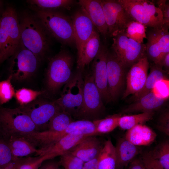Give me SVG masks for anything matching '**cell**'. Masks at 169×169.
Here are the masks:
<instances>
[{
  "instance_id": "6da1fadb",
  "label": "cell",
  "mask_w": 169,
  "mask_h": 169,
  "mask_svg": "<svg viewBox=\"0 0 169 169\" xmlns=\"http://www.w3.org/2000/svg\"><path fill=\"white\" fill-rule=\"evenodd\" d=\"M19 24L20 43L41 60L49 49L51 37L37 17L30 14H24Z\"/></svg>"
},
{
  "instance_id": "7a4b0ae2",
  "label": "cell",
  "mask_w": 169,
  "mask_h": 169,
  "mask_svg": "<svg viewBox=\"0 0 169 169\" xmlns=\"http://www.w3.org/2000/svg\"><path fill=\"white\" fill-rule=\"evenodd\" d=\"M15 9L6 7L0 18V63L12 56L20 41L19 21Z\"/></svg>"
},
{
  "instance_id": "3957f363",
  "label": "cell",
  "mask_w": 169,
  "mask_h": 169,
  "mask_svg": "<svg viewBox=\"0 0 169 169\" xmlns=\"http://www.w3.org/2000/svg\"><path fill=\"white\" fill-rule=\"evenodd\" d=\"M76 132L87 136L97 135L92 121L81 119L73 121L64 130L60 131L46 130L36 131L23 136L36 148L42 150L54 144L63 138Z\"/></svg>"
},
{
  "instance_id": "277c9868",
  "label": "cell",
  "mask_w": 169,
  "mask_h": 169,
  "mask_svg": "<svg viewBox=\"0 0 169 169\" xmlns=\"http://www.w3.org/2000/svg\"><path fill=\"white\" fill-rule=\"evenodd\" d=\"M36 17L51 37L61 44H75L71 17L57 10L36 11Z\"/></svg>"
},
{
  "instance_id": "5b68a950",
  "label": "cell",
  "mask_w": 169,
  "mask_h": 169,
  "mask_svg": "<svg viewBox=\"0 0 169 169\" xmlns=\"http://www.w3.org/2000/svg\"><path fill=\"white\" fill-rule=\"evenodd\" d=\"M74 58L66 50H61L50 59L46 74L47 91L54 95L70 79L73 73Z\"/></svg>"
},
{
  "instance_id": "8992f818",
  "label": "cell",
  "mask_w": 169,
  "mask_h": 169,
  "mask_svg": "<svg viewBox=\"0 0 169 169\" xmlns=\"http://www.w3.org/2000/svg\"><path fill=\"white\" fill-rule=\"evenodd\" d=\"M36 131L38 129L30 117L19 107H0V134L2 137L23 136Z\"/></svg>"
},
{
  "instance_id": "52a82bcc",
  "label": "cell",
  "mask_w": 169,
  "mask_h": 169,
  "mask_svg": "<svg viewBox=\"0 0 169 169\" xmlns=\"http://www.w3.org/2000/svg\"><path fill=\"white\" fill-rule=\"evenodd\" d=\"M118 1L134 21L151 28L163 26L161 11L153 1L147 0Z\"/></svg>"
},
{
  "instance_id": "ba28073f",
  "label": "cell",
  "mask_w": 169,
  "mask_h": 169,
  "mask_svg": "<svg viewBox=\"0 0 169 169\" xmlns=\"http://www.w3.org/2000/svg\"><path fill=\"white\" fill-rule=\"evenodd\" d=\"M83 72L77 70L64 85L60 97L55 101L63 110L75 117L81 107L84 85Z\"/></svg>"
},
{
  "instance_id": "9c48e42d",
  "label": "cell",
  "mask_w": 169,
  "mask_h": 169,
  "mask_svg": "<svg viewBox=\"0 0 169 169\" xmlns=\"http://www.w3.org/2000/svg\"><path fill=\"white\" fill-rule=\"evenodd\" d=\"M84 79L82 105L76 117L81 119L96 120L104 110L103 102L90 70L85 74Z\"/></svg>"
},
{
  "instance_id": "30bf717a",
  "label": "cell",
  "mask_w": 169,
  "mask_h": 169,
  "mask_svg": "<svg viewBox=\"0 0 169 169\" xmlns=\"http://www.w3.org/2000/svg\"><path fill=\"white\" fill-rule=\"evenodd\" d=\"M112 52L126 68L146 56L145 44L128 37L124 33L112 38Z\"/></svg>"
},
{
  "instance_id": "8fae6325",
  "label": "cell",
  "mask_w": 169,
  "mask_h": 169,
  "mask_svg": "<svg viewBox=\"0 0 169 169\" xmlns=\"http://www.w3.org/2000/svg\"><path fill=\"white\" fill-rule=\"evenodd\" d=\"M108 35L112 38L124 33L129 23L134 21L118 0H101Z\"/></svg>"
},
{
  "instance_id": "7c38bea8",
  "label": "cell",
  "mask_w": 169,
  "mask_h": 169,
  "mask_svg": "<svg viewBox=\"0 0 169 169\" xmlns=\"http://www.w3.org/2000/svg\"><path fill=\"white\" fill-rule=\"evenodd\" d=\"M39 59L20 43L12 56L9 68L12 79L22 81L31 76L36 71Z\"/></svg>"
},
{
  "instance_id": "4fadbf2b",
  "label": "cell",
  "mask_w": 169,
  "mask_h": 169,
  "mask_svg": "<svg viewBox=\"0 0 169 169\" xmlns=\"http://www.w3.org/2000/svg\"><path fill=\"white\" fill-rule=\"evenodd\" d=\"M168 29L163 26L151 28L146 32V54L148 59L153 64L160 65L163 57L169 52Z\"/></svg>"
},
{
  "instance_id": "5bb4252c",
  "label": "cell",
  "mask_w": 169,
  "mask_h": 169,
  "mask_svg": "<svg viewBox=\"0 0 169 169\" xmlns=\"http://www.w3.org/2000/svg\"><path fill=\"white\" fill-rule=\"evenodd\" d=\"M19 107L30 117L38 131L40 129L47 127L52 117L62 110L55 100L49 101L40 99Z\"/></svg>"
},
{
  "instance_id": "9a60e30c",
  "label": "cell",
  "mask_w": 169,
  "mask_h": 169,
  "mask_svg": "<svg viewBox=\"0 0 169 169\" xmlns=\"http://www.w3.org/2000/svg\"><path fill=\"white\" fill-rule=\"evenodd\" d=\"M126 69L112 52L109 50L107 58L108 90L111 101L116 100L124 87Z\"/></svg>"
},
{
  "instance_id": "2e32d148",
  "label": "cell",
  "mask_w": 169,
  "mask_h": 169,
  "mask_svg": "<svg viewBox=\"0 0 169 169\" xmlns=\"http://www.w3.org/2000/svg\"><path fill=\"white\" fill-rule=\"evenodd\" d=\"M71 17L78 58L80 55L85 43L96 29L88 14L81 7Z\"/></svg>"
},
{
  "instance_id": "e0dca14e",
  "label": "cell",
  "mask_w": 169,
  "mask_h": 169,
  "mask_svg": "<svg viewBox=\"0 0 169 169\" xmlns=\"http://www.w3.org/2000/svg\"><path fill=\"white\" fill-rule=\"evenodd\" d=\"M108 51L107 47L102 44L97 54L92 61L90 70L103 101L106 103L111 101L107 81V58Z\"/></svg>"
},
{
  "instance_id": "ac0fdd59",
  "label": "cell",
  "mask_w": 169,
  "mask_h": 169,
  "mask_svg": "<svg viewBox=\"0 0 169 169\" xmlns=\"http://www.w3.org/2000/svg\"><path fill=\"white\" fill-rule=\"evenodd\" d=\"M149 67V63L146 56L131 66L126 74V87L123 94V99L131 95L136 94L143 89L148 74Z\"/></svg>"
},
{
  "instance_id": "d6986e66",
  "label": "cell",
  "mask_w": 169,
  "mask_h": 169,
  "mask_svg": "<svg viewBox=\"0 0 169 169\" xmlns=\"http://www.w3.org/2000/svg\"><path fill=\"white\" fill-rule=\"evenodd\" d=\"M78 3L88 14L95 27L105 40L108 36L101 0H79Z\"/></svg>"
},
{
  "instance_id": "ffe728a7",
  "label": "cell",
  "mask_w": 169,
  "mask_h": 169,
  "mask_svg": "<svg viewBox=\"0 0 169 169\" xmlns=\"http://www.w3.org/2000/svg\"><path fill=\"white\" fill-rule=\"evenodd\" d=\"M102 146L95 136H89L83 138L69 152L85 163L96 157Z\"/></svg>"
},
{
  "instance_id": "44dd1931",
  "label": "cell",
  "mask_w": 169,
  "mask_h": 169,
  "mask_svg": "<svg viewBox=\"0 0 169 169\" xmlns=\"http://www.w3.org/2000/svg\"><path fill=\"white\" fill-rule=\"evenodd\" d=\"M89 136L81 132H76L61 139L52 145L42 150H39L38 156L47 154L52 159L61 156L69 152L84 137Z\"/></svg>"
},
{
  "instance_id": "7402d4cb",
  "label": "cell",
  "mask_w": 169,
  "mask_h": 169,
  "mask_svg": "<svg viewBox=\"0 0 169 169\" xmlns=\"http://www.w3.org/2000/svg\"><path fill=\"white\" fill-rule=\"evenodd\" d=\"M100 34L97 29L85 43L80 56L77 60V69L83 72L85 68L93 61L101 47Z\"/></svg>"
},
{
  "instance_id": "603a6c76",
  "label": "cell",
  "mask_w": 169,
  "mask_h": 169,
  "mask_svg": "<svg viewBox=\"0 0 169 169\" xmlns=\"http://www.w3.org/2000/svg\"><path fill=\"white\" fill-rule=\"evenodd\" d=\"M166 100L158 97L152 90L128 105L122 113L154 112L162 106Z\"/></svg>"
},
{
  "instance_id": "cb8c5ba5",
  "label": "cell",
  "mask_w": 169,
  "mask_h": 169,
  "mask_svg": "<svg viewBox=\"0 0 169 169\" xmlns=\"http://www.w3.org/2000/svg\"><path fill=\"white\" fill-rule=\"evenodd\" d=\"M115 149L116 158L115 169H123L127 166L139 153L137 146L125 137L118 140Z\"/></svg>"
},
{
  "instance_id": "d4e9b609",
  "label": "cell",
  "mask_w": 169,
  "mask_h": 169,
  "mask_svg": "<svg viewBox=\"0 0 169 169\" xmlns=\"http://www.w3.org/2000/svg\"><path fill=\"white\" fill-rule=\"evenodd\" d=\"M156 136L153 130L143 124L137 125L127 130L125 138L136 146H146L152 143Z\"/></svg>"
},
{
  "instance_id": "484cf974",
  "label": "cell",
  "mask_w": 169,
  "mask_h": 169,
  "mask_svg": "<svg viewBox=\"0 0 169 169\" xmlns=\"http://www.w3.org/2000/svg\"><path fill=\"white\" fill-rule=\"evenodd\" d=\"M3 138L7 141L13 156L16 158L23 157L33 154L38 155L39 150L22 136L12 135Z\"/></svg>"
},
{
  "instance_id": "4316f807",
  "label": "cell",
  "mask_w": 169,
  "mask_h": 169,
  "mask_svg": "<svg viewBox=\"0 0 169 169\" xmlns=\"http://www.w3.org/2000/svg\"><path fill=\"white\" fill-rule=\"evenodd\" d=\"M169 71L164 69L160 65L153 63L150 66V71L148 74L145 85L139 92L134 95L135 101L151 91L157 82L166 79Z\"/></svg>"
},
{
  "instance_id": "83f0119b",
  "label": "cell",
  "mask_w": 169,
  "mask_h": 169,
  "mask_svg": "<svg viewBox=\"0 0 169 169\" xmlns=\"http://www.w3.org/2000/svg\"><path fill=\"white\" fill-rule=\"evenodd\" d=\"M116 158L115 146L110 140L102 146L98 156V169H115Z\"/></svg>"
},
{
  "instance_id": "f1b7e54d",
  "label": "cell",
  "mask_w": 169,
  "mask_h": 169,
  "mask_svg": "<svg viewBox=\"0 0 169 169\" xmlns=\"http://www.w3.org/2000/svg\"><path fill=\"white\" fill-rule=\"evenodd\" d=\"M26 1L36 11L57 10L60 8L70 10L75 2L72 0H29Z\"/></svg>"
},
{
  "instance_id": "f546056e",
  "label": "cell",
  "mask_w": 169,
  "mask_h": 169,
  "mask_svg": "<svg viewBox=\"0 0 169 169\" xmlns=\"http://www.w3.org/2000/svg\"><path fill=\"white\" fill-rule=\"evenodd\" d=\"M154 114L153 111H148L134 115H121L119 119L118 127L127 131L150 120L152 119Z\"/></svg>"
},
{
  "instance_id": "4dcf8cb0",
  "label": "cell",
  "mask_w": 169,
  "mask_h": 169,
  "mask_svg": "<svg viewBox=\"0 0 169 169\" xmlns=\"http://www.w3.org/2000/svg\"><path fill=\"white\" fill-rule=\"evenodd\" d=\"M121 114H115L106 117L94 120L97 135L107 133L118 126L119 119Z\"/></svg>"
},
{
  "instance_id": "1f68e13d",
  "label": "cell",
  "mask_w": 169,
  "mask_h": 169,
  "mask_svg": "<svg viewBox=\"0 0 169 169\" xmlns=\"http://www.w3.org/2000/svg\"><path fill=\"white\" fill-rule=\"evenodd\" d=\"M71 115L66 111L61 110L56 114L49 122L48 130L60 131L65 129L73 121Z\"/></svg>"
},
{
  "instance_id": "d6a6232c",
  "label": "cell",
  "mask_w": 169,
  "mask_h": 169,
  "mask_svg": "<svg viewBox=\"0 0 169 169\" xmlns=\"http://www.w3.org/2000/svg\"><path fill=\"white\" fill-rule=\"evenodd\" d=\"M146 27L138 22L132 21L127 25L125 34L136 42L143 43L145 38H146Z\"/></svg>"
},
{
  "instance_id": "836d02e7",
  "label": "cell",
  "mask_w": 169,
  "mask_h": 169,
  "mask_svg": "<svg viewBox=\"0 0 169 169\" xmlns=\"http://www.w3.org/2000/svg\"><path fill=\"white\" fill-rule=\"evenodd\" d=\"M151 156L158 161L163 169H169V142L166 141L149 152Z\"/></svg>"
},
{
  "instance_id": "e575fe53",
  "label": "cell",
  "mask_w": 169,
  "mask_h": 169,
  "mask_svg": "<svg viewBox=\"0 0 169 169\" xmlns=\"http://www.w3.org/2000/svg\"><path fill=\"white\" fill-rule=\"evenodd\" d=\"M52 159L47 154L35 157H23L18 159L17 169H38L44 161Z\"/></svg>"
},
{
  "instance_id": "d590c367",
  "label": "cell",
  "mask_w": 169,
  "mask_h": 169,
  "mask_svg": "<svg viewBox=\"0 0 169 169\" xmlns=\"http://www.w3.org/2000/svg\"><path fill=\"white\" fill-rule=\"evenodd\" d=\"M44 92L43 91L34 90L23 88L16 91L14 96L20 106H22L33 102Z\"/></svg>"
},
{
  "instance_id": "8d00e7d4",
  "label": "cell",
  "mask_w": 169,
  "mask_h": 169,
  "mask_svg": "<svg viewBox=\"0 0 169 169\" xmlns=\"http://www.w3.org/2000/svg\"><path fill=\"white\" fill-rule=\"evenodd\" d=\"M12 76L9 74L8 78L0 82V105L8 102L14 96L15 92L11 83Z\"/></svg>"
},
{
  "instance_id": "74e56055",
  "label": "cell",
  "mask_w": 169,
  "mask_h": 169,
  "mask_svg": "<svg viewBox=\"0 0 169 169\" xmlns=\"http://www.w3.org/2000/svg\"><path fill=\"white\" fill-rule=\"evenodd\" d=\"M59 163L63 169H82L84 162L69 152L60 156Z\"/></svg>"
},
{
  "instance_id": "f35d334b",
  "label": "cell",
  "mask_w": 169,
  "mask_h": 169,
  "mask_svg": "<svg viewBox=\"0 0 169 169\" xmlns=\"http://www.w3.org/2000/svg\"><path fill=\"white\" fill-rule=\"evenodd\" d=\"M18 158L14 157L7 141L0 137V167L4 166Z\"/></svg>"
},
{
  "instance_id": "ab89813d",
  "label": "cell",
  "mask_w": 169,
  "mask_h": 169,
  "mask_svg": "<svg viewBox=\"0 0 169 169\" xmlns=\"http://www.w3.org/2000/svg\"><path fill=\"white\" fill-rule=\"evenodd\" d=\"M152 91L158 97L167 99L169 96L168 79L161 80L157 82Z\"/></svg>"
},
{
  "instance_id": "60d3db41",
  "label": "cell",
  "mask_w": 169,
  "mask_h": 169,
  "mask_svg": "<svg viewBox=\"0 0 169 169\" xmlns=\"http://www.w3.org/2000/svg\"><path fill=\"white\" fill-rule=\"evenodd\" d=\"M157 128L166 135H169V114L167 110L162 113L159 120Z\"/></svg>"
},
{
  "instance_id": "b9f144b4",
  "label": "cell",
  "mask_w": 169,
  "mask_h": 169,
  "mask_svg": "<svg viewBox=\"0 0 169 169\" xmlns=\"http://www.w3.org/2000/svg\"><path fill=\"white\" fill-rule=\"evenodd\" d=\"M157 7L162 13L164 26L169 27V3L167 0H159L156 1Z\"/></svg>"
},
{
  "instance_id": "7bdbcfd3",
  "label": "cell",
  "mask_w": 169,
  "mask_h": 169,
  "mask_svg": "<svg viewBox=\"0 0 169 169\" xmlns=\"http://www.w3.org/2000/svg\"><path fill=\"white\" fill-rule=\"evenodd\" d=\"M141 160L146 169H163L158 161L152 157L149 152L145 154Z\"/></svg>"
},
{
  "instance_id": "ee69618b",
  "label": "cell",
  "mask_w": 169,
  "mask_h": 169,
  "mask_svg": "<svg viewBox=\"0 0 169 169\" xmlns=\"http://www.w3.org/2000/svg\"><path fill=\"white\" fill-rule=\"evenodd\" d=\"M50 160L44 161L38 169H59V162Z\"/></svg>"
},
{
  "instance_id": "f6af8a7d",
  "label": "cell",
  "mask_w": 169,
  "mask_h": 169,
  "mask_svg": "<svg viewBox=\"0 0 169 169\" xmlns=\"http://www.w3.org/2000/svg\"><path fill=\"white\" fill-rule=\"evenodd\" d=\"M98 156L90 161L85 162L82 169H98Z\"/></svg>"
},
{
  "instance_id": "bcb514c9",
  "label": "cell",
  "mask_w": 169,
  "mask_h": 169,
  "mask_svg": "<svg viewBox=\"0 0 169 169\" xmlns=\"http://www.w3.org/2000/svg\"><path fill=\"white\" fill-rule=\"evenodd\" d=\"M130 164L128 169H146L141 160L134 159Z\"/></svg>"
},
{
  "instance_id": "7dc6e473",
  "label": "cell",
  "mask_w": 169,
  "mask_h": 169,
  "mask_svg": "<svg viewBox=\"0 0 169 169\" xmlns=\"http://www.w3.org/2000/svg\"><path fill=\"white\" fill-rule=\"evenodd\" d=\"M161 66L165 70L169 71V52L166 54L163 57L160 64Z\"/></svg>"
},
{
  "instance_id": "c3c4849f",
  "label": "cell",
  "mask_w": 169,
  "mask_h": 169,
  "mask_svg": "<svg viewBox=\"0 0 169 169\" xmlns=\"http://www.w3.org/2000/svg\"><path fill=\"white\" fill-rule=\"evenodd\" d=\"M3 2L1 0H0V18L4 11V10H3Z\"/></svg>"
},
{
  "instance_id": "681fc988",
  "label": "cell",
  "mask_w": 169,
  "mask_h": 169,
  "mask_svg": "<svg viewBox=\"0 0 169 169\" xmlns=\"http://www.w3.org/2000/svg\"><path fill=\"white\" fill-rule=\"evenodd\" d=\"M59 169H63V168H59Z\"/></svg>"
},
{
  "instance_id": "f907efd6",
  "label": "cell",
  "mask_w": 169,
  "mask_h": 169,
  "mask_svg": "<svg viewBox=\"0 0 169 169\" xmlns=\"http://www.w3.org/2000/svg\"></svg>"
}]
</instances>
